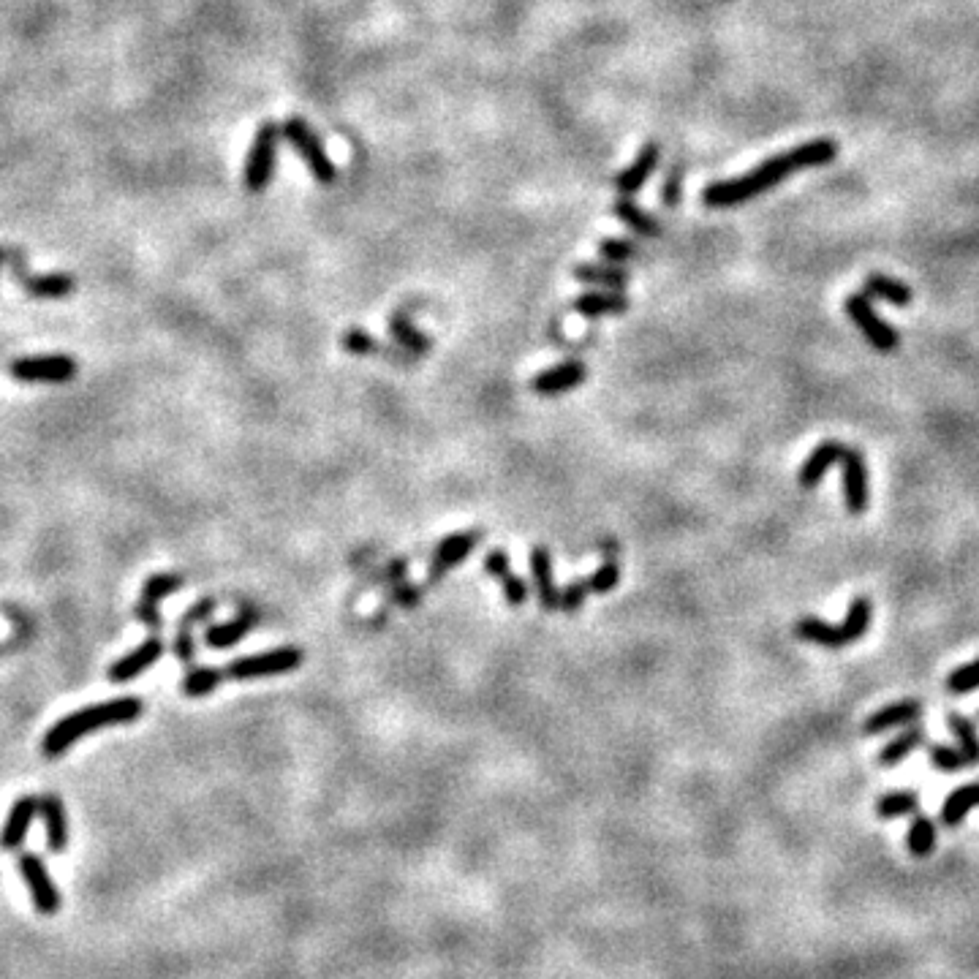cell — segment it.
Masks as SVG:
<instances>
[{
    "label": "cell",
    "mask_w": 979,
    "mask_h": 979,
    "mask_svg": "<svg viewBox=\"0 0 979 979\" xmlns=\"http://www.w3.org/2000/svg\"><path fill=\"white\" fill-rule=\"evenodd\" d=\"M838 156V145L833 139H814L797 145L786 153L767 158L765 164H759L757 169H751L748 175L732 177V180H721L705 188L702 202L710 210H724V207H737L746 204L751 199H757L770 188H776L778 183H784L789 177L800 172V169H814V166L833 164Z\"/></svg>",
    "instance_id": "1"
},
{
    "label": "cell",
    "mask_w": 979,
    "mask_h": 979,
    "mask_svg": "<svg viewBox=\"0 0 979 979\" xmlns=\"http://www.w3.org/2000/svg\"><path fill=\"white\" fill-rule=\"evenodd\" d=\"M142 699L136 697H120L112 702H101V705H90L82 708L71 716L60 718L55 727L49 729L44 740H41V751L47 757H60L63 751L77 743L79 737H85L88 732L104 727H117V724H131L142 716Z\"/></svg>",
    "instance_id": "2"
},
{
    "label": "cell",
    "mask_w": 979,
    "mask_h": 979,
    "mask_svg": "<svg viewBox=\"0 0 979 979\" xmlns=\"http://www.w3.org/2000/svg\"><path fill=\"white\" fill-rule=\"evenodd\" d=\"M281 136L289 139V145L297 150V156L308 164L311 175L316 177L321 185L335 183L338 169H335V164H332L330 156H327V150H324V145H321V139L316 136V131H313L305 120H300V117H289V120L281 126Z\"/></svg>",
    "instance_id": "3"
},
{
    "label": "cell",
    "mask_w": 979,
    "mask_h": 979,
    "mask_svg": "<svg viewBox=\"0 0 979 979\" xmlns=\"http://www.w3.org/2000/svg\"><path fill=\"white\" fill-rule=\"evenodd\" d=\"M278 139H281V126L275 123H262L256 136H253L251 153L245 158L243 183L251 194H262L270 185L272 172H275V153H278Z\"/></svg>",
    "instance_id": "4"
},
{
    "label": "cell",
    "mask_w": 979,
    "mask_h": 979,
    "mask_svg": "<svg viewBox=\"0 0 979 979\" xmlns=\"http://www.w3.org/2000/svg\"><path fill=\"white\" fill-rule=\"evenodd\" d=\"M844 308H846V316L857 324V330L863 332V338L871 343L873 349L882 351V354L898 351V346H901V335H898V330H895L892 324H887L879 313L873 311L871 297H865V294H849L844 302Z\"/></svg>",
    "instance_id": "5"
},
{
    "label": "cell",
    "mask_w": 979,
    "mask_h": 979,
    "mask_svg": "<svg viewBox=\"0 0 979 979\" xmlns=\"http://www.w3.org/2000/svg\"><path fill=\"white\" fill-rule=\"evenodd\" d=\"M300 648H275L267 653H256V656H245V659H234L226 667V678L234 680H256V678H272V675H283L291 672L302 664Z\"/></svg>",
    "instance_id": "6"
},
{
    "label": "cell",
    "mask_w": 979,
    "mask_h": 979,
    "mask_svg": "<svg viewBox=\"0 0 979 979\" xmlns=\"http://www.w3.org/2000/svg\"><path fill=\"white\" fill-rule=\"evenodd\" d=\"M17 868H20V876L25 879L30 890V898H33V906L41 917H55L60 912V892L58 884L52 882L49 876L47 863L41 860L39 854H20L17 860Z\"/></svg>",
    "instance_id": "7"
},
{
    "label": "cell",
    "mask_w": 979,
    "mask_h": 979,
    "mask_svg": "<svg viewBox=\"0 0 979 979\" xmlns=\"http://www.w3.org/2000/svg\"><path fill=\"white\" fill-rule=\"evenodd\" d=\"M11 376L17 381H39V384H63L77 376V362L63 354L49 357H25L11 362Z\"/></svg>",
    "instance_id": "8"
},
{
    "label": "cell",
    "mask_w": 979,
    "mask_h": 979,
    "mask_svg": "<svg viewBox=\"0 0 979 979\" xmlns=\"http://www.w3.org/2000/svg\"><path fill=\"white\" fill-rule=\"evenodd\" d=\"M841 466H844L846 509L852 514H865V509L871 506V482H868V466H865L863 452L846 446L841 455Z\"/></svg>",
    "instance_id": "9"
},
{
    "label": "cell",
    "mask_w": 979,
    "mask_h": 979,
    "mask_svg": "<svg viewBox=\"0 0 979 979\" xmlns=\"http://www.w3.org/2000/svg\"><path fill=\"white\" fill-rule=\"evenodd\" d=\"M479 539H482V531H466V534L446 536L444 542L438 544L433 561H430V582L441 580L446 572L455 569L457 563L466 561Z\"/></svg>",
    "instance_id": "10"
},
{
    "label": "cell",
    "mask_w": 979,
    "mask_h": 979,
    "mask_svg": "<svg viewBox=\"0 0 979 979\" xmlns=\"http://www.w3.org/2000/svg\"><path fill=\"white\" fill-rule=\"evenodd\" d=\"M39 811V797H20L14 808H11L9 819L0 830V849L3 852H17L25 844V838L30 833V824L36 819Z\"/></svg>",
    "instance_id": "11"
},
{
    "label": "cell",
    "mask_w": 979,
    "mask_h": 979,
    "mask_svg": "<svg viewBox=\"0 0 979 979\" xmlns=\"http://www.w3.org/2000/svg\"><path fill=\"white\" fill-rule=\"evenodd\" d=\"M164 656V642L158 637H150L147 642H142L139 648L131 650L128 656L117 659L112 667H109V680L112 683H128V680L139 678L147 667H153L158 659Z\"/></svg>",
    "instance_id": "12"
},
{
    "label": "cell",
    "mask_w": 979,
    "mask_h": 979,
    "mask_svg": "<svg viewBox=\"0 0 979 979\" xmlns=\"http://www.w3.org/2000/svg\"><path fill=\"white\" fill-rule=\"evenodd\" d=\"M585 376H588V370H585L582 362H561V365H555V368L539 373V376L531 381V387H534L536 395L555 398V395H563V392H569V389L580 387L582 381H585Z\"/></svg>",
    "instance_id": "13"
},
{
    "label": "cell",
    "mask_w": 979,
    "mask_h": 979,
    "mask_svg": "<svg viewBox=\"0 0 979 979\" xmlns=\"http://www.w3.org/2000/svg\"><path fill=\"white\" fill-rule=\"evenodd\" d=\"M39 814L44 819V833H47L49 852L63 854L68 849L71 833H68V814L66 805L58 795L39 797Z\"/></svg>",
    "instance_id": "14"
},
{
    "label": "cell",
    "mask_w": 979,
    "mask_h": 979,
    "mask_svg": "<svg viewBox=\"0 0 979 979\" xmlns=\"http://www.w3.org/2000/svg\"><path fill=\"white\" fill-rule=\"evenodd\" d=\"M920 716H922L920 699H901V702L887 705V708H882L879 713H873V716L863 724V732L865 735H882V732H887V729L914 724Z\"/></svg>",
    "instance_id": "15"
},
{
    "label": "cell",
    "mask_w": 979,
    "mask_h": 979,
    "mask_svg": "<svg viewBox=\"0 0 979 979\" xmlns=\"http://www.w3.org/2000/svg\"><path fill=\"white\" fill-rule=\"evenodd\" d=\"M844 449L846 446L841 444V441H833V438H830V441H822V444L816 446L811 455L805 457L803 468H800V485H803L805 490H814V487H819V482L824 479V474H827V471H830L835 463H841V455H844Z\"/></svg>",
    "instance_id": "16"
},
{
    "label": "cell",
    "mask_w": 979,
    "mask_h": 979,
    "mask_svg": "<svg viewBox=\"0 0 979 979\" xmlns=\"http://www.w3.org/2000/svg\"><path fill=\"white\" fill-rule=\"evenodd\" d=\"M17 278L22 281V289L28 291L30 297L36 300H58V297H68L77 289V281L66 275V272H52V275H28L25 267H14Z\"/></svg>",
    "instance_id": "17"
},
{
    "label": "cell",
    "mask_w": 979,
    "mask_h": 979,
    "mask_svg": "<svg viewBox=\"0 0 979 979\" xmlns=\"http://www.w3.org/2000/svg\"><path fill=\"white\" fill-rule=\"evenodd\" d=\"M485 572L501 582L506 604H509V607H523L525 601H528V582L520 580V577H514V574L509 572V555H506L504 550L487 553Z\"/></svg>",
    "instance_id": "18"
},
{
    "label": "cell",
    "mask_w": 979,
    "mask_h": 979,
    "mask_svg": "<svg viewBox=\"0 0 979 979\" xmlns=\"http://www.w3.org/2000/svg\"><path fill=\"white\" fill-rule=\"evenodd\" d=\"M659 158H661V147L659 145H645L642 147V153H640V158L634 161V164L629 166V169H623L621 175L615 177V188H618V194L621 196H634L637 191H640L642 185L648 183V177L656 172V166H659Z\"/></svg>",
    "instance_id": "19"
},
{
    "label": "cell",
    "mask_w": 979,
    "mask_h": 979,
    "mask_svg": "<svg viewBox=\"0 0 979 979\" xmlns=\"http://www.w3.org/2000/svg\"><path fill=\"white\" fill-rule=\"evenodd\" d=\"M531 574H534L536 593H539V604L544 612H558V599L561 591L555 588L553 580V558L544 547H534L531 550Z\"/></svg>",
    "instance_id": "20"
},
{
    "label": "cell",
    "mask_w": 979,
    "mask_h": 979,
    "mask_svg": "<svg viewBox=\"0 0 979 979\" xmlns=\"http://www.w3.org/2000/svg\"><path fill=\"white\" fill-rule=\"evenodd\" d=\"M865 297L871 300H884L890 302L892 308H906L912 305L914 300V289L909 283L898 281V278H890V275H882V272H873L865 278Z\"/></svg>",
    "instance_id": "21"
},
{
    "label": "cell",
    "mask_w": 979,
    "mask_h": 979,
    "mask_svg": "<svg viewBox=\"0 0 979 979\" xmlns=\"http://www.w3.org/2000/svg\"><path fill=\"white\" fill-rule=\"evenodd\" d=\"M631 302L623 297V294H615V291H607V294H599V291H588L574 300V311L585 316V319H599V316H621V313L629 311Z\"/></svg>",
    "instance_id": "22"
},
{
    "label": "cell",
    "mask_w": 979,
    "mask_h": 979,
    "mask_svg": "<svg viewBox=\"0 0 979 979\" xmlns=\"http://www.w3.org/2000/svg\"><path fill=\"white\" fill-rule=\"evenodd\" d=\"M256 618H259L256 612L245 610L243 615H237L234 621L210 626V629H207V634H204V642H207L210 648H232V645H237V642L248 637V631L253 629Z\"/></svg>",
    "instance_id": "23"
},
{
    "label": "cell",
    "mask_w": 979,
    "mask_h": 979,
    "mask_svg": "<svg viewBox=\"0 0 979 979\" xmlns=\"http://www.w3.org/2000/svg\"><path fill=\"white\" fill-rule=\"evenodd\" d=\"M925 737H928L925 727H909L898 737H892L890 743L879 751V765L882 767L901 765L909 754H914L917 748L925 746Z\"/></svg>",
    "instance_id": "24"
},
{
    "label": "cell",
    "mask_w": 979,
    "mask_h": 979,
    "mask_svg": "<svg viewBox=\"0 0 979 979\" xmlns=\"http://www.w3.org/2000/svg\"><path fill=\"white\" fill-rule=\"evenodd\" d=\"M795 637L803 642L822 645V648H846L841 626H830V623L819 621V618H814V615H808V618L795 623Z\"/></svg>",
    "instance_id": "25"
},
{
    "label": "cell",
    "mask_w": 979,
    "mask_h": 979,
    "mask_svg": "<svg viewBox=\"0 0 979 979\" xmlns=\"http://www.w3.org/2000/svg\"><path fill=\"white\" fill-rule=\"evenodd\" d=\"M977 805H979V781H971V784L960 786V789H955V792L947 797V803H944V808H941V822L947 824V827H958V824L969 816L971 808H977Z\"/></svg>",
    "instance_id": "26"
},
{
    "label": "cell",
    "mask_w": 979,
    "mask_h": 979,
    "mask_svg": "<svg viewBox=\"0 0 979 979\" xmlns=\"http://www.w3.org/2000/svg\"><path fill=\"white\" fill-rule=\"evenodd\" d=\"M612 210H615V215L629 226L631 232L640 234V237H659L661 234V223L656 221L653 215H648L645 210H640L637 204L631 202V196H621Z\"/></svg>",
    "instance_id": "27"
},
{
    "label": "cell",
    "mask_w": 979,
    "mask_h": 979,
    "mask_svg": "<svg viewBox=\"0 0 979 979\" xmlns=\"http://www.w3.org/2000/svg\"><path fill=\"white\" fill-rule=\"evenodd\" d=\"M871 621H873V601L868 599V596H857V599L849 604V612H846L844 623H841V634H844L846 645L863 640L865 631L871 629Z\"/></svg>",
    "instance_id": "28"
},
{
    "label": "cell",
    "mask_w": 979,
    "mask_h": 979,
    "mask_svg": "<svg viewBox=\"0 0 979 979\" xmlns=\"http://www.w3.org/2000/svg\"><path fill=\"white\" fill-rule=\"evenodd\" d=\"M574 278L588 286H604V289H623L629 283V272L610 267V264H577Z\"/></svg>",
    "instance_id": "29"
},
{
    "label": "cell",
    "mask_w": 979,
    "mask_h": 979,
    "mask_svg": "<svg viewBox=\"0 0 979 979\" xmlns=\"http://www.w3.org/2000/svg\"><path fill=\"white\" fill-rule=\"evenodd\" d=\"M947 724H950L952 735L958 737L960 754L966 757L969 767L979 765V735H977V727H974V721H971L969 716H963V713H950V716H947Z\"/></svg>",
    "instance_id": "30"
},
{
    "label": "cell",
    "mask_w": 979,
    "mask_h": 979,
    "mask_svg": "<svg viewBox=\"0 0 979 979\" xmlns=\"http://www.w3.org/2000/svg\"><path fill=\"white\" fill-rule=\"evenodd\" d=\"M389 332H392V338L398 340L400 346L408 351V354H417V357H422V354H427L430 351V338L427 335H422V332L411 324V321L403 316V313H395L392 316V321H389Z\"/></svg>",
    "instance_id": "31"
},
{
    "label": "cell",
    "mask_w": 979,
    "mask_h": 979,
    "mask_svg": "<svg viewBox=\"0 0 979 979\" xmlns=\"http://www.w3.org/2000/svg\"><path fill=\"white\" fill-rule=\"evenodd\" d=\"M906 841H909V852L914 857H928L936 849V824L928 816H914Z\"/></svg>",
    "instance_id": "32"
},
{
    "label": "cell",
    "mask_w": 979,
    "mask_h": 979,
    "mask_svg": "<svg viewBox=\"0 0 979 979\" xmlns=\"http://www.w3.org/2000/svg\"><path fill=\"white\" fill-rule=\"evenodd\" d=\"M920 808V792H912V789H901V792H892V795H884L879 803H876V814L882 819H898V816L914 814Z\"/></svg>",
    "instance_id": "33"
},
{
    "label": "cell",
    "mask_w": 979,
    "mask_h": 979,
    "mask_svg": "<svg viewBox=\"0 0 979 979\" xmlns=\"http://www.w3.org/2000/svg\"><path fill=\"white\" fill-rule=\"evenodd\" d=\"M226 678V672L213 667H196L191 669L183 678V691L188 697H207L210 691H215Z\"/></svg>",
    "instance_id": "34"
},
{
    "label": "cell",
    "mask_w": 979,
    "mask_h": 979,
    "mask_svg": "<svg viewBox=\"0 0 979 979\" xmlns=\"http://www.w3.org/2000/svg\"><path fill=\"white\" fill-rule=\"evenodd\" d=\"M944 689L950 691V694H969V691H977L979 689V659H974V661H969V664H963V667H958V669H952L950 675H947V680H944Z\"/></svg>",
    "instance_id": "35"
},
{
    "label": "cell",
    "mask_w": 979,
    "mask_h": 979,
    "mask_svg": "<svg viewBox=\"0 0 979 979\" xmlns=\"http://www.w3.org/2000/svg\"><path fill=\"white\" fill-rule=\"evenodd\" d=\"M928 757H931V765L936 767V770H941V773H960V770L969 767L966 757L960 754V748L944 746V743H933V746H928Z\"/></svg>",
    "instance_id": "36"
},
{
    "label": "cell",
    "mask_w": 979,
    "mask_h": 979,
    "mask_svg": "<svg viewBox=\"0 0 979 979\" xmlns=\"http://www.w3.org/2000/svg\"><path fill=\"white\" fill-rule=\"evenodd\" d=\"M180 588H183V577H180V574H153V577L145 582V588H142V599L139 601H147V604H158V601L164 599V596L180 591Z\"/></svg>",
    "instance_id": "37"
},
{
    "label": "cell",
    "mask_w": 979,
    "mask_h": 979,
    "mask_svg": "<svg viewBox=\"0 0 979 979\" xmlns=\"http://www.w3.org/2000/svg\"><path fill=\"white\" fill-rule=\"evenodd\" d=\"M618 580H621V566H618V561L607 558V561L601 563L599 569L593 572L591 580L585 582H588V591L591 593H610L612 588L618 585Z\"/></svg>",
    "instance_id": "38"
},
{
    "label": "cell",
    "mask_w": 979,
    "mask_h": 979,
    "mask_svg": "<svg viewBox=\"0 0 979 979\" xmlns=\"http://www.w3.org/2000/svg\"><path fill=\"white\" fill-rule=\"evenodd\" d=\"M340 343H343V349L349 351V354H357V357H370V354H379L381 351L379 340L368 335L365 330H349L340 338Z\"/></svg>",
    "instance_id": "39"
},
{
    "label": "cell",
    "mask_w": 979,
    "mask_h": 979,
    "mask_svg": "<svg viewBox=\"0 0 979 979\" xmlns=\"http://www.w3.org/2000/svg\"><path fill=\"white\" fill-rule=\"evenodd\" d=\"M599 253L607 259V262H629V259H637L642 256V251L629 240H601Z\"/></svg>",
    "instance_id": "40"
},
{
    "label": "cell",
    "mask_w": 979,
    "mask_h": 979,
    "mask_svg": "<svg viewBox=\"0 0 979 979\" xmlns=\"http://www.w3.org/2000/svg\"><path fill=\"white\" fill-rule=\"evenodd\" d=\"M588 596H591V591H588V582L585 580L572 582V585H569V588L561 593V599H558V610L574 615V612L582 610V604H585V599H588Z\"/></svg>",
    "instance_id": "41"
},
{
    "label": "cell",
    "mask_w": 979,
    "mask_h": 979,
    "mask_svg": "<svg viewBox=\"0 0 979 979\" xmlns=\"http://www.w3.org/2000/svg\"><path fill=\"white\" fill-rule=\"evenodd\" d=\"M680 188H683V166H672L667 175V183H664V191H661V202L667 207H675L680 202Z\"/></svg>",
    "instance_id": "42"
},
{
    "label": "cell",
    "mask_w": 979,
    "mask_h": 979,
    "mask_svg": "<svg viewBox=\"0 0 979 979\" xmlns=\"http://www.w3.org/2000/svg\"><path fill=\"white\" fill-rule=\"evenodd\" d=\"M175 653H177V659L183 661V664H191L194 661V656H196V642H194V634H191V629L188 626H180V631H177V637H175Z\"/></svg>",
    "instance_id": "43"
},
{
    "label": "cell",
    "mask_w": 979,
    "mask_h": 979,
    "mask_svg": "<svg viewBox=\"0 0 979 979\" xmlns=\"http://www.w3.org/2000/svg\"><path fill=\"white\" fill-rule=\"evenodd\" d=\"M213 610H215V601L213 599L196 601L194 607H191V610H188L183 615V621H180V626H188V629H191L194 623L204 621V618H210V615H213Z\"/></svg>",
    "instance_id": "44"
},
{
    "label": "cell",
    "mask_w": 979,
    "mask_h": 979,
    "mask_svg": "<svg viewBox=\"0 0 979 979\" xmlns=\"http://www.w3.org/2000/svg\"><path fill=\"white\" fill-rule=\"evenodd\" d=\"M134 615L139 618V621L145 623L147 629H153V631H158L161 629V612H158V604H147V601H139L134 607Z\"/></svg>",
    "instance_id": "45"
},
{
    "label": "cell",
    "mask_w": 979,
    "mask_h": 979,
    "mask_svg": "<svg viewBox=\"0 0 979 979\" xmlns=\"http://www.w3.org/2000/svg\"><path fill=\"white\" fill-rule=\"evenodd\" d=\"M419 599H422V588H411V585H400L398 591L392 593V601H398L403 607H417Z\"/></svg>",
    "instance_id": "46"
},
{
    "label": "cell",
    "mask_w": 979,
    "mask_h": 979,
    "mask_svg": "<svg viewBox=\"0 0 979 979\" xmlns=\"http://www.w3.org/2000/svg\"><path fill=\"white\" fill-rule=\"evenodd\" d=\"M406 574V561L400 558V561H395V563H389V569H387V577H392V580H400Z\"/></svg>",
    "instance_id": "47"
},
{
    "label": "cell",
    "mask_w": 979,
    "mask_h": 979,
    "mask_svg": "<svg viewBox=\"0 0 979 979\" xmlns=\"http://www.w3.org/2000/svg\"><path fill=\"white\" fill-rule=\"evenodd\" d=\"M3 264H6V251L0 248V267H3Z\"/></svg>",
    "instance_id": "48"
},
{
    "label": "cell",
    "mask_w": 979,
    "mask_h": 979,
    "mask_svg": "<svg viewBox=\"0 0 979 979\" xmlns=\"http://www.w3.org/2000/svg\"><path fill=\"white\" fill-rule=\"evenodd\" d=\"M977 721H979V710H977Z\"/></svg>",
    "instance_id": "49"
}]
</instances>
